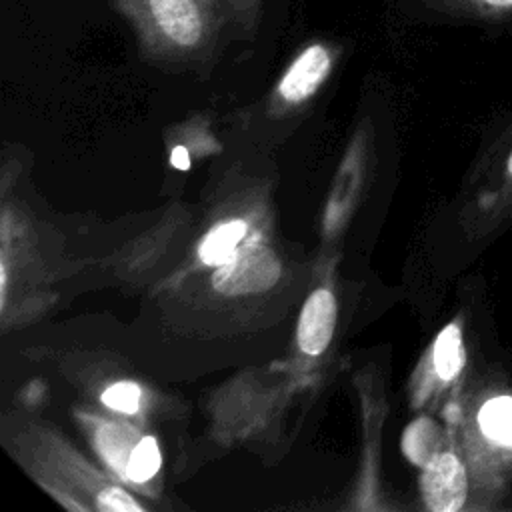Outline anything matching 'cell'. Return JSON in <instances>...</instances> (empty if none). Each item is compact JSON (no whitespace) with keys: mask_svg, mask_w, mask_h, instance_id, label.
I'll list each match as a JSON object with an SVG mask.
<instances>
[{"mask_svg":"<svg viewBox=\"0 0 512 512\" xmlns=\"http://www.w3.org/2000/svg\"><path fill=\"white\" fill-rule=\"evenodd\" d=\"M426 4L438 12L476 22L512 20V0H426Z\"/></svg>","mask_w":512,"mask_h":512,"instance_id":"obj_11","label":"cell"},{"mask_svg":"<svg viewBox=\"0 0 512 512\" xmlns=\"http://www.w3.org/2000/svg\"><path fill=\"white\" fill-rule=\"evenodd\" d=\"M246 234L242 220H228L212 228L198 246V258L206 266H220L228 262L236 252Z\"/></svg>","mask_w":512,"mask_h":512,"instance_id":"obj_10","label":"cell"},{"mask_svg":"<svg viewBox=\"0 0 512 512\" xmlns=\"http://www.w3.org/2000/svg\"><path fill=\"white\" fill-rule=\"evenodd\" d=\"M336 314L338 306L330 290L318 288L306 298L296 328L298 348L304 354L320 356L326 352L336 328Z\"/></svg>","mask_w":512,"mask_h":512,"instance_id":"obj_8","label":"cell"},{"mask_svg":"<svg viewBox=\"0 0 512 512\" xmlns=\"http://www.w3.org/2000/svg\"><path fill=\"white\" fill-rule=\"evenodd\" d=\"M142 388L136 382L120 380L102 392V402L120 414H136L140 408Z\"/></svg>","mask_w":512,"mask_h":512,"instance_id":"obj_15","label":"cell"},{"mask_svg":"<svg viewBox=\"0 0 512 512\" xmlns=\"http://www.w3.org/2000/svg\"><path fill=\"white\" fill-rule=\"evenodd\" d=\"M228 24H232L240 34L252 38L258 30L262 16V0H222Z\"/></svg>","mask_w":512,"mask_h":512,"instance_id":"obj_14","label":"cell"},{"mask_svg":"<svg viewBox=\"0 0 512 512\" xmlns=\"http://www.w3.org/2000/svg\"><path fill=\"white\" fill-rule=\"evenodd\" d=\"M334 66V50L326 42L304 46L282 74L276 94L286 104H302L318 92Z\"/></svg>","mask_w":512,"mask_h":512,"instance_id":"obj_5","label":"cell"},{"mask_svg":"<svg viewBox=\"0 0 512 512\" xmlns=\"http://www.w3.org/2000/svg\"><path fill=\"white\" fill-rule=\"evenodd\" d=\"M420 494L424 506L432 512H460L470 508L472 478L456 426L422 464Z\"/></svg>","mask_w":512,"mask_h":512,"instance_id":"obj_4","label":"cell"},{"mask_svg":"<svg viewBox=\"0 0 512 512\" xmlns=\"http://www.w3.org/2000/svg\"><path fill=\"white\" fill-rule=\"evenodd\" d=\"M278 262L266 248L236 252L212 274V284L224 294H246L270 288L278 280Z\"/></svg>","mask_w":512,"mask_h":512,"instance_id":"obj_6","label":"cell"},{"mask_svg":"<svg viewBox=\"0 0 512 512\" xmlns=\"http://www.w3.org/2000/svg\"><path fill=\"white\" fill-rule=\"evenodd\" d=\"M452 422L470 468V508H504L512 490V390L498 374L480 378L452 404Z\"/></svg>","mask_w":512,"mask_h":512,"instance_id":"obj_1","label":"cell"},{"mask_svg":"<svg viewBox=\"0 0 512 512\" xmlns=\"http://www.w3.org/2000/svg\"><path fill=\"white\" fill-rule=\"evenodd\" d=\"M148 56L194 60L210 54L228 24L222 0H110Z\"/></svg>","mask_w":512,"mask_h":512,"instance_id":"obj_2","label":"cell"},{"mask_svg":"<svg viewBox=\"0 0 512 512\" xmlns=\"http://www.w3.org/2000/svg\"><path fill=\"white\" fill-rule=\"evenodd\" d=\"M140 436L134 434L132 428L120 426V424H102L94 432V444L100 452V456L106 460V464L122 478H126V468L128 460L132 454V448Z\"/></svg>","mask_w":512,"mask_h":512,"instance_id":"obj_9","label":"cell"},{"mask_svg":"<svg viewBox=\"0 0 512 512\" xmlns=\"http://www.w3.org/2000/svg\"><path fill=\"white\" fill-rule=\"evenodd\" d=\"M466 368V344L458 320L444 326L432 342L422 394L454 386Z\"/></svg>","mask_w":512,"mask_h":512,"instance_id":"obj_7","label":"cell"},{"mask_svg":"<svg viewBox=\"0 0 512 512\" xmlns=\"http://www.w3.org/2000/svg\"><path fill=\"white\" fill-rule=\"evenodd\" d=\"M460 218L470 240H490L512 226V120L480 156Z\"/></svg>","mask_w":512,"mask_h":512,"instance_id":"obj_3","label":"cell"},{"mask_svg":"<svg viewBox=\"0 0 512 512\" xmlns=\"http://www.w3.org/2000/svg\"><path fill=\"white\" fill-rule=\"evenodd\" d=\"M172 164H174L176 168H182V170H186V168L190 166V162H188V152H186L182 146H176V148H174V152H172Z\"/></svg>","mask_w":512,"mask_h":512,"instance_id":"obj_16","label":"cell"},{"mask_svg":"<svg viewBox=\"0 0 512 512\" xmlns=\"http://www.w3.org/2000/svg\"><path fill=\"white\" fill-rule=\"evenodd\" d=\"M358 180H360V162H358L356 154L350 152L340 166V172L334 182L332 198L328 202V214H326L328 230L340 226V222L346 218V214L354 202Z\"/></svg>","mask_w":512,"mask_h":512,"instance_id":"obj_12","label":"cell"},{"mask_svg":"<svg viewBox=\"0 0 512 512\" xmlns=\"http://www.w3.org/2000/svg\"><path fill=\"white\" fill-rule=\"evenodd\" d=\"M162 456L160 448L154 436H140L136 446L132 448L128 468H126V480L134 484H144L156 476L160 470Z\"/></svg>","mask_w":512,"mask_h":512,"instance_id":"obj_13","label":"cell"}]
</instances>
